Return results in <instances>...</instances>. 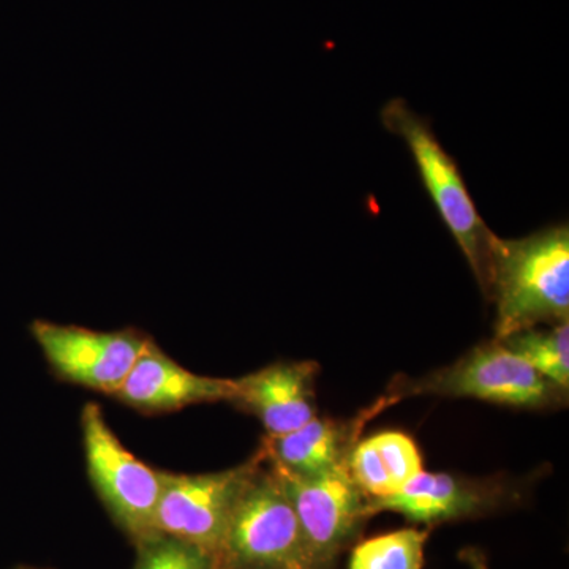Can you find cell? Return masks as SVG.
I'll return each instance as SVG.
<instances>
[{
  "label": "cell",
  "instance_id": "1",
  "mask_svg": "<svg viewBox=\"0 0 569 569\" xmlns=\"http://www.w3.org/2000/svg\"><path fill=\"white\" fill-rule=\"evenodd\" d=\"M489 301L497 305L496 339L569 320V230L546 228L520 239L493 236Z\"/></svg>",
  "mask_w": 569,
  "mask_h": 569
},
{
  "label": "cell",
  "instance_id": "2",
  "mask_svg": "<svg viewBox=\"0 0 569 569\" xmlns=\"http://www.w3.org/2000/svg\"><path fill=\"white\" fill-rule=\"evenodd\" d=\"M380 118L385 129L406 141L430 200L489 299L490 244L496 234L479 216L458 163L438 141L432 127L406 100L385 104Z\"/></svg>",
  "mask_w": 569,
  "mask_h": 569
},
{
  "label": "cell",
  "instance_id": "3",
  "mask_svg": "<svg viewBox=\"0 0 569 569\" xmlns=\"http://www.w3.org/2000/svg\"><path fill=\"white\" fill-rule=\"evenodd\" d=\"M216 557L220 569H317L293 505L266 455L236 505Z\"/></svg>",
  "mask_w": 569,
  "mask_h": 569
},
{
  "label": "cell",
  "instance_id": "4",
  "mask_svg": "<svg viewBox=\"0 0 569 569\" xmlns=\"http://www.w3.org/2000/svg\"><path fill=\"white\" fill-rule=\"evenodd\" d=\"M402 383V388L391 391L395 396L388 397L389 403L403 396L433 395L468 397L496 406L541 410L565 406L568 400L567 389L531 369L497 339L471 348L451 366Z\"/></svg>",
  "mask_w": 569,
  "mask_h": 569
},
{
  "label": "cell",
  "instance_id": "5",
  "mask_svg": "<svg viewBox=\"0 0 569 569\" xmlns=\"http://www.w3.org/2000/svg\"><path fill=\"white\" fill-rule=\"evenodd\" d=\"M81 430L89 477L112 520L133 545L157 533L160 470L127 451L97 403L89 402L82 408Z\"/></svg>",
  "mask_w": 569,
  "mask_h": 569
},
{
  "label": "cell",
  "instance_id": "6",
  "mask_svg": "<svg viewBox=\"0 0 569 569\" xmlns=\"http://www.w3.org/2000/svg\"><path fill=\"white\" fill-rule=\"evenodd\" d=\"M263 448L241 466L216 473L181 475L160 470L162 490L156 531L217 556L239 498L263 463Z\"/></svg>",
  "mask_w": 569,
  "mask_h": 569
},
{
  "label": "cell",
  "instance_id": "7",
  "mask_svg": "<svg viewBox=\"0 0 569 569\" xmlns=\"http://www.w3.org/2000/svg\"><path fill=\"white\" fill-rule=\"evenodd\" d=\"M29 331L59 377L114 396L151 337L140 329L93 331L77 325L33 320Z\"/></svg>",
  "mask_w": 569,
  "mask_h": 569
},
{
  "label": "cell",
  "instance_id": "8",
  "mask_svg": "<svg viewBox=\"0 0 569 569\" xmlns=\"http://www.w3.org/2000/svg\"><path fill=\"white\" fill-rule=\"evenodd\" d=\"M269 466L274 468L293 505L317 569H332L369 519L367 498L351 481L347 463L307 478L287 473L271 462Z\"/></svg>",
  "mask_w": 569,
  "mask_h": 569
},
{
  "label": "cell",
  "instance_id": "9",
  "mask_svg": "<svg viewBox=\"0 0 569 569\" xmlns=\"http://www.w3.org/2000/svg\"><path fill=\"white\" fill-rule=\"evenodd\" d=\"M234 396V380L190 372L151 339L112 397L141 413L157 415L198 403L233 402Z\"/></svg>",
  "mask_w": 569,
  "mask_h": 569
},
{
  "label": "cell",
  "instance_id": "10",
  "mask_svg": "<svg viewBox=\"0 0 569 569\" xmlns=\"http://www.w3.org/2000/svg\"><path fill=\"white\" fill-rule=\"evenodd\" d=\"M507 490L492 479H471L451 473H427L388 498L367 500V515L391 511L410 522L437 526L452 520L478 518L500 507Z\"/></svg>",
  "mask_w": 569,
  "mask_h": 569
},
{
  "label": "cell",
  "instance_id": "11",
  "mask_svg": "<svg viewBox=\"0 0 569 569\" xmlns=\"http://www.w3.org/2000/svg\"><path fill=\"white\" fill-rule=\"evenodd\" d=\"M313 361L277 362L236 381L233 406L260 419L268 437L284 436L317 417Z\"/></svg>",
  "mask_w": 569,
  "mask_h": 569
},
{
  "label": "cell",
  "instance_id": "12",
  "mask_svg": "<svg viewBox=\"0 0 569 569\" xmlns=\"http://www.w3.org/2000/svg\"><path fill=\"white\" fill-rule=\"evenodd\" d=\"M376 411L351 422L313 418L293 432L266 437L263 451L272 466L296 475L318 477L339 466H346L348 455L358 441L361 427Z\"/></svg>",
  "mask_w": 569,
  "mask_h": 569
},
{
  "label": "cell",
  "instance_id": "13",
  "mask_svg": "<svg viewBox=\"0 0 569 569\" xmlns=\"http://www.w3.org/2000/svg\"><path fill=\"white\" fill-rule=\"evenodd\" d=\"M347 471L367 500H381L406 488L425 466L413 438L399 430H385L356 441L347 458Z\"/></svg>",
  "mask_w": 569,
  "mask_h": 569
},
{
  "label": "cell",
  "instance_id": "14",
  "mask_svg": "<svg viewBox=\"0 0 569 569\" xmlns=\"http://www.w3.org/2000/svg\"><path fill=\"white\" fill-rule=\"evenodd\" d=\"M512 355L527 362L542 377L560 388L569 389V325H552V329L530 328L497 339Z\"/></svg>",
  "mask_w": 569,
  "mask_h": 569
},
{
  "label": "cell",
  "instance_id": "15",
  "mask_svg": "<svg viewBox=\"0 0 569 569\" xmlns=\"http://www.w3.org/2000/svg\"><path fill=\"white\" fill-rule=\"evenodd\" d=\"M429 530L402 529L359 542L348 569H422Z\"/></svg>",
  "mask_w": 569,
  "mask_h": 569
},
{
  "label": "cell",
  "instance_id": "16",
  "mask_svg": "<svg viewBox=\"0 0 569 569\" xmlns=\"http://www.w3.org/2000/svg\"><path fill=\"white\" fill-rule=\"evenodd\" d=\"M134 548L133 569H220L209 550L159 531L134 542Z\"/></svg>",
  "mask_w": 569,
  "mask_h": 569
},
{
  "label": "cell",
  "instance_id": "17",
  "mask_svg": "<svg viewBox=\"0 0 569 569\" xmlns=\"http://www.w3.org/2000/svg\"><path fill=\"white\" fill-rule=\"evenodd\" d=\"M460 559L466 561L470 569H489L488 560H486L485 553L481 550L468 548L460 552Z\"/></svg>",
  "mask_w": 569,
  "mask_h": 569
},
{
  "label": "cell",
  "instance_id": "18",
  "mask_svg": "<svg viewBox=\"0 0 569 569\" xmlns=\"http://www.w3.org/2000/svg\"><path fill=\"white\" fill-rule=\"evenodd\" d=\"M14 569H43V568H33V567H18Z\"/></svg>",
  "mask_w": 569,
  "mask_h": 569
}]
</instances>
